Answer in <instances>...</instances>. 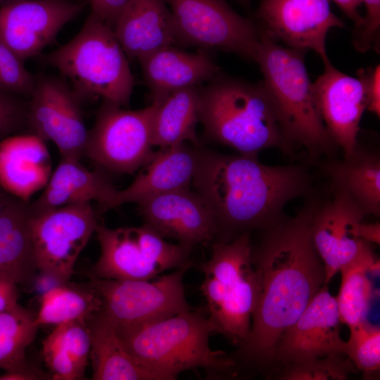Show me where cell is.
<instances>
[{
  "instance_id": "obj_24",
  "label": "cell",
  "mask_w": 380,
  "mask_h": 380,
  "mask_svg": "<svg viewBox=\"0 0 380 380\" xmlns=\"http://www.w3.org/2000/svg\"><path fill=\"white\" fill-rule=\"evenodd\" d=\"M198 158V148L184 143L156 152L146 168L129 186L117 189L111 209L127 203H139L147 198L178 189L192 182Z\"/></svg>"
},
{
  "instance_id": "obj_17",
  "label": "cell",
  "mask_w": 380,
  "mask_h": 380,
  "mask_svg": "<svg viewBox=\"0 0 380 380\" xmlns=\"http://www.w3.org/2000/svg\"><path fill=\"white\" fill-rule=\"evenodd\" d=\"M324 72L312 83L321 118L335 145L350 156L357 149L360 123L367 100L360 77L355 78L336 69L330 60Z\"/></svg>"
},
{
  "instance_id": "obj_27",
  "label": "cell",
  "mask_w": 380,
  "mask_h": 380,
  "mask_svg": "<svg viewBox=\"0 0 380 380\" xmlns=\"http://www.w3.org/2000/svg\"><path fill=\"white\" fill-rule=\"evenodd\" d=\"M91 336L94 380H158L129 354L114 327L99 312L86 321Z\"/></svg>"
},
{
  "instance_id": "obj_23",
  "label": "cell",
  "mask_w": 380,
  "mask_h": 380,
  "mask_svg": "<svg viewBox=\"0 0 380 380\" xmlns=\"http://www.w3.org/2000/svg\"><path fill=\"white\" fill-rule=\"evenodd\" d=\"M113 30L131 59L176 43L172 15L164 0H129Z\"/></svg>"
},
{
  "instance_id": "obj_9",
  "label": "cell",
  "mask_w": 380,
  "mask_h": 380,
  "mask_svg": "<svg viewBox=\"0 0 380 380\" xmlns=\"http://www.w3.org/2000/svg\"><path fill=\"white\" fill-rule=\"evenodd\" d=\"M190 263L155 281L101 279L90 284L101 300L99 314L115 329L140 326L193 309L186 301L183 278Z\"/></svg>"
},
{
  "instance_id": "obj_38",
  "label": "cell",
  "mask_w": 380,
  "mask_h": 380,
  "mask_svg": "<svg viewBox=\"0 0 380 380\" xmlns=\"http://www.w3.org/2000/svg\"><path fill=\"white\" fill-rule=\"evenodd\" d=\"M359 77L364 82L367 100V109L380 116V65L359 70Z\"/></svg>"
},
{
  "instance_id": "obj_43",
  "label": "cell",
  "mask_w": 380,
  "mask_h": 380,
  "mask_svg": "<svg viewBox=\"0 0 380 380\" xmlns=\"http://www.w3.org/2000/svg\"><path fill=\"white\" fill-rule=\"evenodd\" d=\"M358 235L360 238L368 243H374L379 245L380 243V224L375 223L366 224L362 222L358 227Z\"/></svg>"
},
{
  "instance_id": "obj_28",
  "label": "cell",
  "mask_w": 380,
  "mask_h": 380,
  "mask_svg": "<svg viewBox=\"0 0 380 380\" xmlns=\"http://www.w3.org/2000/svg\"><path fill=\"white\" fill-rule=\"evenodd\" d=\"M200 86L172 92L157 104L152 123V145L168 148L186 141L198 144Z\"/></svg>"
},
{
  "instance_id": "obj_10",
  "label": "cell",
  "mask_w": 380,
  "mask_h": 380,
  "mask_svg": "<svg viewBox=\"0 0 380 380\" xmlns=\"http://www.w3.org/2000/svg\"><path fill=\"white\" fill-rule=\"evenodd\" d=\"M98 222L99 215L89 202L40 210L29 208V227L40 277L53 285L69 281Z\"/></svg>"
},
{
  "instance_id": "obj_30",
  "label": "cell",
  "mask_w": 380,
  "mask_h": 380,
  "mask_svg": "<svg viewBox=\"0 0 380 380\" xmlns=\"http://www.w3.org/2000/svg\"><path fill=\"white\" fill-rule=\"evenodd\" d=\"M341 284L336 297L341 323L348 327L365 322L374 296L370 274L379 272L376 260L367 242L358 255L343 266Z\"/></svg>"
},
{
  "instance_id": "obj_16",
  "label": "cell",
  "mask_w": 380,
  "mask_h": 380,
  "mask_svg": "<svg viewBox=\"0 0 380 380\" xmlns=\"http://www.w3.org/2000/svg\"><path fill=\"white\" fill-rule=\"evenodd\" d=\"M341 323L336 297L325 284L281 336L274 360L289 365L330 355H346V341L340 336Z\"/></svg>"
},
{
  "instance_id": "obj_3",
  "label": "cell",
  "mask_w": 380,
  "mask_h": 380,
  "mask_svg": "<svg viewBox=\"0 0 380 380\" xmlns=\"http://www.w3.org/2000/svg\"><path fill=\"white\" fill-rule=\"evenodd\" d=\"M199 121L205 135L239 154L290 152L276 106L263 84L217 75L201 87Z\"/></svg>"
},
{
  "instance_id": "obj_4",
  "label": "cell",
  "mask_w": 380,
  "mask_h": 380,
  "mask_svg": "<svg viewBox=\"0 0 380 380\" xmlns=\"http://www.w3.org/2000/svg\"><path fill=\"white\" fill-rule=\"evenodd\" d=\"M115 331L137 363L158 380L176 379L179 373L199 367L227 369L234 365L224 352L210 348L215 327L200 310Z\"/></svg>"
},
{
  "instance_id": "obj_21",
  "label": "cell",
  "mask_w": 380,
  "mask_h": 380,
  "mask_svg": "<svg viewBox=\"0 0 380 380\" xmlns=\"http://www.w3.org/2000/svg\"><path fill=\"white\" fill-rule=\"evenodd\" d=\"M51 173L49 150L38 136L16 135L0 141V186L17 199L27 203L44 189Z\"/></svg>"
},
{
  "instance_id": "obj_41",
  "label": "cell",
  "mask_w": 380,
  "mask_h": 380,
  "mask_svg": "<svg viewBox=\"0 0 380 380\" xmlns=\"http://www.w3.org/2000/svg\"><path fill=\"white\" fill-rule=\"evenodd\" d=\"M342 11L344 15L355 24V29L358 28L363 23L364 16L361 15L358 8L362 5V0H331Z\"/></svg>"
},
{
  "instance_id": "obj_35",
  "label": "cell",
  "mask_w": 380,
  "mask_h": 380,
  "mask_svg": "<svg viewBox=\"0 0 380 380\" xmlns=\"http://www.w3.org/2000/svg\"><path fill=\"white\" fill-rule=\"evenodd\" d=\"M23 63L0 42V89L30 96L35 76L24 67Z\"/></svg>"
},
{
  "instance_id": "obj_46",
  "label": "cell",
  "mask_w": 380,
  "mask_h": 380,
  "mask_svg": "<svg viewBox=\"0 0 380 380\" xmlns=\"http://www.w3.org/2000/svg\"><path fill=\"white\" fill-rule=\"evenodd\" d=\"M18 1V0H0V1H7L8 3H10V2H12V1ZM7 4V3H6Z\"/></svg>"
},
{
  "instance_id": "obj_29",
  "label": "cell",
  "mask_w": 380,
  "mask_h": 380,
  "mask_svg": "<svg viewBox=\"0 0 380 380\" xmlns=\"http://www.w3.org/2000/svg\"><path fill=\"white\" fill-rule=\"evenodd\" d=\"M91 336L86 322L56 325L42 343V356L57 380L83 379L91 351Z\"/></svg>"
},
{
  "instance_id": "obj_2",
  "label": "cell",
  "mask_w": 380,
  "mask_h": 380,
  "mask_svg": "<svg viewBox=\"0 0 380 380\" xmlns=\"http://www.w3.org/2000/svg\"><path fill=\"white\" fill-rule=\"evenodd\" d=\"M192 183L215 216L221 241H230L234 233L280 223L287 203L305 195L310 186L300 166L267 165L255 156L202 149Z\"/></svg>"
},
{
  "instance_id": "obj_6",
  "label": "cell",
  "mask_w": 380,
  "mask_h": 380,
  "mask_svg": "<svg viewBox=\"0 0 380 380\" xmlns=\"http://www.w3.org/2000/svg\"><path fill=\"white\" fill-rule=\"evenodd\" d=\"M44 61L70 82L82 101L102 98L129 105L134 80L113 29L91 13L79 32Z\"/></svg>"
},
{
  "instance_id": "obj_12",
  "label": "cell",
  "mask_w": 380,
  "mask_h": 380,
  "mask_svg": "<svg viewBox=\"0 0 380 380\" xmlns=\"http://www.w3.org/2000/svg\"><path fill=\"white\" fill-rule=\"evenodd\" d=\"M171 11L176 42L220 49L255 60L262 31L224 0H164Z\"/></svg>"
},
{
  "instance_id": "obj_45",
  "label": "cell",
  "mask_w": 380,
  "mask_h": 380,
  "mask_svg": "<svg viewBox=\"0 0 380 380\" xmlns=\"http://www.w3.org/2000/svg\"><path fill=\"white\" fill-rule=\"evenodd\" d=\"M239 3L247 4L251 2V0H235Z\"/></svg>"
},
{
  "instance_id": "obj_22",
  "label": "cell",
  "mask_w": 380,
  "mask_h": 380,
  "mask_svg": "<svg viewBox=\"0 0 380 380\" xmlns=\"http://www.w3.org/2000/svg\"><path fill=\"white\" fill-rule=\"evenodd\" d=\"M116 190L101 169L90 170L79 159L61 158L42 195L28 206L31 210H40L96 201L99 216L111 209Z\"/></svg>"
},
{
  "instance_id": "obj_8",
  "label": "cell",
  "mask_w": 380,
  "mask_h": 380,
  "mask_svg": "<svg viewBox=\"0 0 380 380\" xmlns=\"http://www.w3.org/2000/svg\"><path fill=\"white\" fill-rule=\"evenodd\" d=\"M94 232L101 254L92 273L99 278L149 280L189 263L190 249L167 242L146 224L110 229L98 222Z\"/></svg>"
},
{
  "instance_id": "obj_13",
  "label": "cell",
  "mask_w": 380,
  "mask_h": 380,
  "mask_svg": "<svg viewBox=\"0 0 380 380\" xmlns=\"http://www.w3.org/2000/svg\"><path fill=\"white\" fill-rule=\"evenodd\" d=\"M27 106V123L32 134L56 146L61 158L80 159L84 155L89 130L81 101L61 77L35 76Z\"/></svg>"
},
{
  "instance_id": "obj_20",
  "label": "cell",
  "mask_w": 380,
  "mask_h": 380,
  "mask_svg": "<svg viewBox=\"0 0 380 380\" xmlns=\"http://www.w3.org/2000/svg\"><path fill=\"white\" fill-rule=\"evenodd\" d=\"M152 103L158 104L172 92L200 86L220 74V68L206 50L190 53L172 46L157 49L137 60Z\"/></svg>"
},
{
  "instance_id": "obj_40",
  "label": "cell",
  "mask_w": 380,
  "mask_h": 380,
  "mask_svg": "<svg viewBox=\"0 0 380 380\" xmlns=\"http://www.w3.org/2000/svg\"><path fill=\"white\" fill-rule=\"evenodd\" d=\"M18 284L8 273L0 271V312L18 304Z\"/></svg>"
},
{
  "instance_id": "obj_36",
  "label": "cell",
  "mask_w": 380,
  "mask_h": 380,
  "mask_svg": "<svg viewBox=\"0 0 380 380\" xmlns=\"http://www.w3.org/2000/svg\"><path fill=\"white\" fill-rule=\"evenodd\" d=\"M366 7L363 23L353 31V44L356 50L364 53L379 49L380 0H362Z\"/></svg>"
},
{
  "instance_id": "obj_33",
  "label": "cell",
  "mask_w": 380,
  "mask_h": 380,
  "mask_svg": "<svg viewBox=\"0 0 380 380\" xmlns=\"http://www.w3.org/2000/svg\"><path fill=\"white\" fill-rule=\"evenodd\" d=\"M346 355L365 377L379 372L380 329L367 321L349 327Z\"/></svg>"
},
{
  "instance_id": "obj_26",
  "label": "cell",
  "mask_w": 380,
  "mask_h": 380,
  "mask_svg": "<svg viewBox=\"0 0 380 380\" xmlns=\"http://www.w3.org/2000/svg\"><path fill=\"white\" fill-rule=\"evenodd\" d=\"M334 190L350 197L366 215H380V159L379 156L357 146L341 161L324 167Z\"/></svg>"
},
{
  "instance_id": "obj_15",
  "label": "cell",
  "mask_w": 380,
  "mask_h": 380,
  "mask_svg": "<svg viewBox=\"0 0 380 380\" xmlns=\"http://www.w3.org/2000/svg\"><path fill=\"white\" fill-rule=\"evenodd\" d=\"M83 5L72 0H18L0 7V42L23 62L51 44Z\"/></svg>"
},
{
  "instance_id": "obj_7",
  "label": "cell",
  "mask_w": 380,
  "mask_h": 380,
  "mask_svg": "<svg viewBox=\"0 0 380 380\" xmlns=\"http://www.w3.org/2000/svg\"><path fill=\"white\" fill-rule=\"evenodd\" d=\"M248 232L213 245L209 260L201 265V286L216 332L241 346L251 329L258 296V281Z\"/></svg>"
},
{
  "instance_id": "obj_1",
  "label": "cell",
  "mask_w": 380,
  "mask_h": 380,
  "mask_svg": "<svg viewBox=\"0 0 380 380\" xmlns=\"http://www.w3.org/2000/svg\"><path fill=\"white\" fill-rule=\"evenodd\" d=\"M316 205L308 203L294 217L266 229L260 246L253 248L258 296L252 327L240 346L251 362L274 360L281 336L325 285L324 267L311 237Z\"/></svg>"
},
{
  "instance_id": "obj_5",
  "label": "cell",
  "mask_w": 380,
  "mask_h": 380,
  "mask_svg": "<svg viewBox=\"0 0 380 380\" xmlns=\"http://www.w3.org/2000/svg\"><path fill=\"white\" fill-rule=\"evenodd\" d=\"M305 51L284 47L262 32L255 60L277 110L290 151L328 153L335 145L319 115L304 61Z\"/></svg>"
},
{
  "instance_id": "obj_39",
  "label": "cell",
  "mask_w": 380,
  "mask_h": 380,
  "mask_svg": "<svg viewBox=\"0 0 380 380\" xmlns=\"http://www.w3.org/2000/svg\"><path fill=\"white\" fill-rule=\"evenodd\" d=\"M95 14L113 29L129 0H87Z\"/></svg>"
},
{
  "instance_id": "obj_31",
  "label": "cell",
  "mask_w": 380,
  "mask_h": 380,
  "mask_svg": "<svg viewBox=\"0 0 380 380\" xmlns=\"http://www.w3.org/2000/svg\"><path fill=\"white\" fill-rule=\"evenodd\" d=\"M101 308V298L90 284L84 287L68 281L55 284L42 293L36 321L39 327L86 322Z\"/></svg>"
},
{
  "instance_id": "obj_34",
  "label": "cell",
  "mask_w": 380,
  "mask_h": 380,
  "mask_svg": "<svg viewBox=\"0 0 380 380\" xmlns=\"http://www.w3.org/2000/svg\"><path fill=\"white\" fill-rule=\"evenodd\" d=\"M357 369L343 354L330 355L286 365L282 380H344Z\"/></svg>"
},
{
  "instance_id": "obj_18",
  "label": "cell",
  "mask_w": 380,
  "mask_h": 380,
  "mask_svg": "<svg viewBox=\"0 0 380 380\" xmlns=\"http://www.w3.org/2000/svg\"><path fill=\"white\" fill-rule=\"evenodd\" d=\"M137 205L145 224L163 238L175 239L189 249L209 242L217 234L213 212L189 187L153 196Z\"/></svg>"
},
{
  "instance_id": "obj_14",
  "label": "cell",
  "mask_w": 380,
  "mask_h": 380,
  "mask_svg": "<svg viewBox=\"0 0 380 380\" xmlns=\"http://www.w3.org/2000/svg\"><path fill=\"white\" fill-rule=\"evenodd\" d=\"M330 0H262L256 17L261 31L287 47L313 50L323 62L329 61L326 39L334 27L344 23L331 10Z\"/></svg>"
},
{
  "instance_id": "obj_37",
  "label": "cell",
  "mask_w": 380,
  "mask_h": 380,
  "mask_svg": "<svg viewBox=\"0 0 380 380\" xmlns=\"http://www.w3.org/2000/svg\"><path fill=\"white\" fill-rule=\"evenodd\" d=\"M0 89V137L27 122V107Z\"/></svg>"
},
{
  "instance_id": "obj_11",
  "label": "cell",
  "mask_w": 380,
  "mask_h": 380,
  "mask_svg": "<svg viewBox=\"0 0 380 380\" xmlns=\"http://www.w3.org/2000/svg\"><path fill=\"white\" fill-rule=\"evenodd\" d=\"M157 104L127 110L103 100L91 129L84 155L100 169L132 174L154 157L152 123Z\"/></svg>"
},
{
  "instance_id": "obj_19",
  "label": "cell",
  "mask_w": 380,
  "mask_h": 380,
  "mask_svg": "<svg viewBox=\"0 0 380 380\" xmlns=\"http://www.w3.org/2000/svg\"><path fill=\"white\" fill-rule=\"evenodd\" d=\"M365 215L350 197L337 190H334L332 200L320 207L316 205L311 237L324 267L325 284L353 260L367 243L358 235Z\"/></svg>"
},
{
  "instance_id": "obj_42",
  "label": "cell",
  "mask_w": 380,
  "mask_h": 380,
  "mask_svg": "<svg viewBox=\"0 0 380 380\" xmlns=\"http://www.w3.org/2000/svg\"><path fill=\"white\" fill-rule=\"evenodd\" d=\"M45 379L37 369L25 366L22 368L5 371L0 374V380H37Z\"/></svg>"
},
{
  "instance_id": "obj_32",
  "label": "cell",
  "mask_w": 380,
  "mask_h": 380,
  "mask_svg": "<svg viewBox=\"0 0 380 380\" xmlns=\"http://www.w3.org/2000/svg\"><path fill=\"white\" fill-rule=\"evenodd\" d=\"M39 327L36 316L19 304L0 312V369L10 371L27 366L26 350Z\"/></svg>"
},
{
  "instance_id": "obj_44",
  "label": "cell",
  "mask_w": 380,
  "mask_h": 380,
  "mask_svg": "<svg viewBox=\"0 0 380 380\" xmlns=\"http://www.w3.org/2000/svg\"><path fill=\"white\" fill-rule=\"evenodd\" d=\"M13 201V199L6 196L0 192V215L2 214L6 208Z\"/></svg>"
},
{
  "instance_id": "obj_25",
  "label": "cell",
  "mask_w": 380,
  "mask_h": 380,
  "mask_svg": "<svg viewBox=\"0 0 380 380\" xmlns=\"http://www.w3.org/2000/svg\"><path fill=\"white\" fill-rule=\"evenodd\" d=\"M0 271L24 288L37 281L28 204L19 199L13 200L0 215Z\"/></svg>"
}]
</instances>
